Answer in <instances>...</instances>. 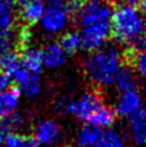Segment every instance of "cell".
<instances>
[{
  "mask_svg": "<svg viewBox=\"0 0 146 147\" xmlns=\"http://www.w3.org/2000/svg\"><path fill=\"white\" fill-rule=\"evenodd\" d=\"M88 1H94V3H106L108 0H88Z\"/></svg>",
  "mask_w": 146,
  "mask_h": 147,
  "instance_id": "32",
  "label": "cell"
},
{
  "mask_svg": "<svg viewBox=\"0 0 146 147\" xmlns=\"http://www.w3.org/2000/svg\"><path fill=\"white\" fill-rule=\"evenodd\" d=\"M141 107H143L141 94L137 89H133V90L121 92L113 111L119 117H129L130 114L137 112Z\"/></svg>",
  "mask_w": 146,
  "mask_h": 147,
  "instance_id": "8",
  "label": "cell"
},
{
  "mask_svg": "<svg viewBox=\"0 0 146 147\" xmlns=\"http://www.w3.org/2000/svg\"><path fill=\"white\" fill-rule=\"evenodd\" d=\"M101 134V129L87 124L77 133L76 142L79 147H94Z\"/></svg>",
  "mask_w": 146,
  "mask_h": 147,
  "instance_id": "17",
  "label": "cell"
},
{
  "mask_svg": "<svg viewBox=\"0 0 146 147\" xmlns=\"http://www.w3.org/2000/svg\"><path fill=\"white\" fill-rule=\"evenodd\" d=\"M67 7H68L71 13H78L79 9L82 7V1L80 0H67Z\"/></svg>",
  "mask_w": 146,
  "mask_h": 147,
  "instance_id": "28",
  "label": "cell"
},
{
  "mask_svg": "<svg viewBox=\"0 0 146 147\" xmlns=\"http://www.w3.org/2000/svg\"><path fill=\"white\" fill-rule=\"evenodd\" d=\"M102 103V100L97 92L87 91L82 94L77 100H71L67 113H71L76 118L88 123V120L93 117V114Z\"/></svg>",
  "mask_w": 146,
  "mask_h": 147,
  "instance_id": "5",
  "label": "cell"
},
{
  "mask_svg": "<svg viewBox=\"0 0 146 147\" xmlns=\"http://www.w3.org/2000/svg\"><path fill=\"white\" fill-rule=\"evenodd\" d=\"M34 139L39 145L54 146L62 139L61 127L54 120H41L34 129Z\"/></svg>",
  "mask_w": 146,
  "mask_h": 147,
  "instance_id": "7",
  "label": "cell"
},
{
  "mask_svg": "<svg viewBox=\"0 0 146 147\" xmlns=\"http://www.w3.org/2000/svg\"><path fill=\"white\" fill-rule=\"evenodd\" d=\"M128 59L130 61V65L133 66V69L135 71V73L144 77L146 73V56L144 54V49L143 50L130 49L128 54Z\"/></svg>",
  "mask_w": 146,
  "mask_h": 147,
  "instance_id": "24",
  "label": "cell"
},
{
  "mask_svg": "<svg viewBox=\"0 0 146 147\" xmlns=\"http://www.w3.org/2000/svg\"><path fill=\"white\" fill-rule=\"evenodd\" d=\"M111 35V20L97 21V22L82 26L83 48L89 51H95L103 48Z\"/></svg>",
  "mask_w": 146,
  "mask_h": 147,
  "instance_id": "4",
  "label": "cell"
},
{
  "mask_svg": "<svg viewBox=\"0 0 146 147\" xmlns=\"http://www.w3.org/2000/svg\"><path fill=\"white\" fill-rule=\"evenodd\" d=\"M6 147H39V144L32 136L20 135L18 133L6 134L4 139Z\"/></svg>",
  "mask_w": 146,
  "mask_h": 147,
  "instance_id": "23",
  "label": "cell"
},
{
  "mask_svg": "<svg viewBox=\"0 0 146 147\" xmlns=\"http://www.w3.org/2000/svg\"><path fill=\"white\" fill-rule=\"evenodd\" d=\"M18 39L21 40V43H22L24 46H28L29 41H30V32H29V29L23 28L22 30H21V33L18 34Z\"/></svg>",
  "mask_w": 146,
  "mask_h": 147,
  "instance_id": "29",
  "label": "cell"
},
{
  "mask_svg": "<svg viewBox=\"0 0 146 147\" xmlns=\"http://www.w3.org/2000/svg\"><path fill=\"white\" fill-rule=\"evenodd\" d=\"M14 43H15V39L12 34H10V32L0 34V55L11 51Z\"/></svg>",
  "mask_w": 146,
  "mask_h": 147,
  "instance_id": "25",
  "label": "cell"
},
{
  "mask_svg": "<svg viewBox=\"0 0 146 147\" xmlns=\"http://www.w3.org/2000/svg\"><path fill=\"white\" fill-rule=\"evenodd\" d=\"M20 96L18 89L9 88L0 91V119L16 111L20 103Z\"/></svg>",
  "mask_w": 146,
  "mask_h": 147,
  "instance_id": "15",
  "label": "cell"
},
{
  "mask_svg": "<svg viewBox=\"0 0 146 147\" xmlns=\"http://www.w3.org/2000/svg\"><path fill=\"white\" fill-rule=\"evenodd\" d=\"M10 84H11V77L6 74L5 72L0 71V91H4L6 89H9Z\"/></svg>",
  "mask_w": 146,
  "mask_h": 147,
  "instance_id": "27",
  "label": "cell"
},
{
  "mask_svg": "<svg viewBox=\"0 0 146 147\" xmlns=\"http://www.w3.org/2000/svg\"><path fill=\"white\" fill-rule=\"evenodd\" d=\"M118 91H128L137 89V74L130 66H121L114 76L113 83Z\"/></svg>",
  "mask_w": 146,
  "mask_h": 147,
  "instance_id": "13",
  "label": "cell"
},
{
  "mask_svg": "<svg viewBox=\"0 0 146 147\" xmlns=\"http://www.w3.org/2000/svg\"><path fill=\"white\" fill-rule=\"evenodd\" d=\"M71 98L67 97V96H61V97H57L56 100V103H55V107L57 111L60 112H64L67 113V108H68V105H70Z\"/></svg>",
  "mask_w": 146,
  "mask_h": 147,
  "instance_id": "26",
  "label": "cell"
},
{
  "mask_svg": "<svg viewBox=\"0 0 146 147\" xmlns=\"http://www.w3.org/2000/svg\"><path fill=\"white\" fill-rule=\"evenodd\" d=\"M24 117L22 114L17 113L16 111L10 113L6 117L0 119V128L3 129L5 134H12V133H18V131L24 127Z\"/></svg>",
  "mask_w": 146,
  "mask_h": 147,
  "instance_id": "19",
  "label": "cell"
},
{
  "mask_svg": "<svg viewBox=\"0 0 146 147\" xmlns=\"http://www.w3.org/2000/svg\"><path fill=\"white\" fill-rule=\"evenodd\" d=\"M41 56H43L44 66L50 69H56L64 66L67 59V54L61 48L60 43H55V41H51L44 46V49L41 50Z\"/></svg>",
  "mask_w": 146,
  "mask_h": 147,
  "instance_id": "10",
  "label": "cell"
},
{
  "mask_svg": "<svg viewBox=\"0 0 146 147\" xmlns=\"http://www.w3.org/2000/svg\"><path fill=\"white\" fill-rule=\"evenodd\" d=\"M14 3L21 18L27 24H35L40 21L45 9L44 0H14Z\"/></svg>",
  "mask_w": 146,
  "mask_h": 147,
  "instance_id": "9",
  "label": "cell"
},
{
  "mask_svg": "<svg viewBox=\"0 0 146 147\" xmlns=\"http://www.w3.org/2000/svg\"><path fill=\"white\" fill-rule=\"evenodd\" d=\"M20 59L22 66L32 74H39L44 67L41 50L34 48V46H24Z\"/></svg>",
  "mask_w": 146,
  "mask_h": 147,
  "instance_id": "12",
  "label": "cell"
},
{
  "mask_svg": "<svg viewBox=\"0 0 146 147\" xmlns=\"http://www.w3.org/2000/svg\"><path fill=\"white\" fill-rule=\"evenodd\" d=\"M21 66H22V63H21L20 55L16 54V52H14L12 50L0 55V71L5 72L10 77H11Z\"/></svg>",
  "mask_w": 146,
  "mask_h": 147,
  "instance_id": "22",
  "label": "cell"
},
{
  "mask_svg": "<svg viewBox=\"0 0 146 147\" xmlns=\"http://www.w3.org/2000/svg\"><path fill=\"white\" fill-rule=\"evenodd\" d=\"M126 1V4H128V5H132V6H143L144 7V0H124Z\"/></svg>",
  "mask_w": 146,
  "mask_h": 147,
  "instance_id": "30",
  "label": "cell"
},
{
  "mask_svg": "<svg viewBox=\"0 0 146 147\" xmlns=\"http://www.w3.org/2000/svg\"><path fill=\"white\" fill-rule=\"evenodd\" d=\"M145 23L141 11L137 6L123 4L112 11L111 34L118 43L129 49L143 50L145 45Z\"/></svg>",
  "mask_w": 146,
  "mask_h": 147,
  "instance_id": "1",
  "label": "cell"
},
{
  "mask_svg": "<svg viewBox=\"0 0 146 147\" xmlns=\"http://www.w3.org/2000/svg\"><path fill=\"white\" fill-rule=\"evenodd\" d=\"M71 12L66 0H46L39 23L46 34L55 35L64 32L70 23Z\"/></svg>",
  "mask_w": 146,
  "mask_h": 147,
  "instance_id": "3",
  "label": "cell"
},
{
  "mask_svg": "<svg viewBox=\"0 0 146 147\" xmlns=\"http://www.w3.org/2000/svg\"><path fill=\"white\" fill-rule=\"evenodd\" d=\"M4 139H5V133L3 131V129L0 128V146L3 145V142H4Z\"/></svg>",
  "mask_w": 146,
  "mask_h": 147,
  "instance_id": "31",
  "label": "cell"
},
{
  "mask_svg": "<svg viewBox=\"0 0 146 147\" xmlns=\"http://www.w3.org/2000/svg\"><path fill=\"white\" fill-rule=\"evenodd\" d=\"M20 94H22L28 98H35L41 91V82L38 74H32L30 73L29 77L23 83L20 84Z\"/></svg>",
  "mask_w": 146,
  "mask_h": 147,
  "instance_id": "21",
  "label": "cell"
},
{
  "mask_svg": "<svg viewBox=\"0 0 146 147\" xmlns=\"http://www.w3.org/2000/svg\"><path fill=\"white\" fill-rule=\"evenodd\" d=\"M129 133L130 138L137 145H144L146 140V122L145 109L141 107L129 117Z\"/></svg>",
  "mask_w": 146,
  "mask_h": 147,
  "instance_id": "11",
  "label": "cell"
},
{
  "mask_svg": "<svg viewBox=\"0 0 146 147\" xmlns=\"http://www.w3.org/2000/svg\"><path fill=\"white\" fill-rule=\"evenodd\" d=\"M121 66V54L116 46L95 50L83 61L88 78L97 86L111 85Z\"/></svg>",
  "mask_w": 146,
  "mask_h": 147,
  "instance_id": "2",
  "label": "cell"
},
{
  "mask_svg": "<svg viewBox=\"0 0 146 147\" xmlns=\"http://www.w3.org/2000/svg\"><path fill=\"white\" fill-rule=\"evenodd\" d=\"M16 21V6L14 0H0V34L12 29Z\"/></svg>",
  "mask_w": 146,
  "mask_h": 147,
  "instance_id": "14",
  "label": "cell"
},
{
  "mask_svg": "<svg viewBox=\"0 0 146 147\" xmlns=\"http://www.w3.org/2000/svg\"><path fill=\"white\" fill-rule=\"evenodd\" d=\"M94 147H124V140L118 131L107 128L101 131L100 138Z\"/></svg>",
  "mask_w": 146,
  "mask_h": 147,
  "instance_id": "20",
  "label": "cell"
},
{
  "mask_svg": "<svg viewBox=\"0 0 146 147\" xmlns=\"http://www.w3.org/2000/svg\"><path fill=\"white\" fill-rule=\"evenodd\" d=\"M78 18H79L80 26H85L89 23L97 22V21L111 20L112 9L106 3H94L88 1L83 4L78 11Z\"/></svg>",
  "mask_w": 146,
  "mask_h": 147,
  "instance_id": "6",
  "label": "cell"
},
{
  "mask_svg": "<svg viewBox=\"0 0 146 147\" xmlns=\"http://www.w3.org/2000/svg\"><path fill=\"white\" fill-rule=\"evenodd\" d=\"M114 118H116V113H114L113 109L107 106V105L102 103L100 107L96 109V112L93 114V117L88 120V124L94 125L99 129L101 128H110L114 122Z\"/></svg>",
  "mask_w": 146,
  "mask_h": 147,
  "instance_id": "16",
  "label": "cell"
},
{
  "mask_svg": "<svg viewBox=\"0 0 146 147\" xmlns=\"http://www.w3.org/2000/svg\"><path fill=\"white\" fill-rule=\"evenodd\" d=\"M60 45H61V48L65 50L67 55L76 54V52H78L83 48L80 33L76 32V30H70V32L65 33L61 36Z\"/></svg>",
  "mask_w": 146,
  "mask_h": 147,
  "instance_id": "18",
  "label": "cell"
}]
</instances>
